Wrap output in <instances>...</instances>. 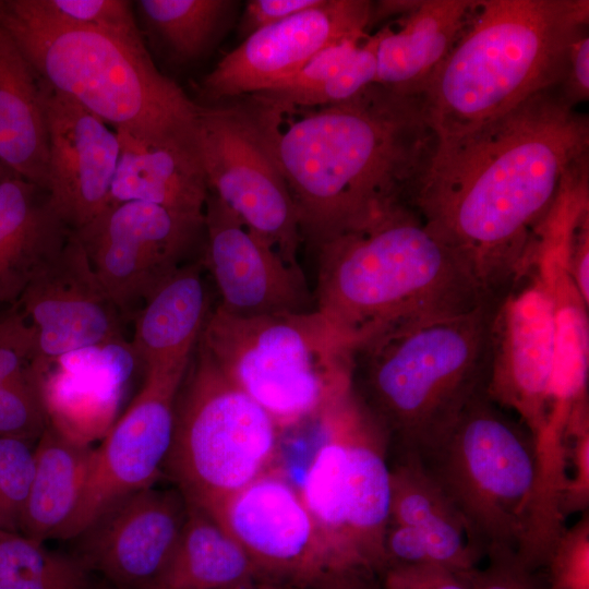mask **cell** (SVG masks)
I'll use <instances>...</instances> for the list:
<instances>
[{
	"mask_svg": "<svg viewBox=\"0 0 589 589\" xmlns=\"http://www.w3.org/2000/svg\"><path fill=\"white\" fill-rule=\"evenodd\" d=\"M92 449L47 424L34 446L33 479L19 532L40 542L61 539L76 510Z\"/></svg>",
	"mask_w": 589,
	"mask_h": 589,
	"instance_id": "cell-27",
	"label": "cell"
},
{
	"mask_svg": "<svg viewBox=\"0 0 589 589\" xmlns=\"http://www.w3.org/2000/svg\"><path fill=\"white\" fill-rule=\"evenodd\" d=\"M477 0L381 1L375 17L399 15L377 31L375 83L406 95L422 91L462 34Z\"/></svg>",
	"mask_w": 589,
	"mask_h": 589,
	"instance_id": "cell-21",
	"label": "cell"
},
{
	"mask_svg": "<svg viewBox=\"0 0 589 589\" xmlns=\"http://www.w3.org/2000/svg\"><path fill=\"white\" fill-rule=\"evenodd\" d=\"M380 584L381 589H470L462 573L433 564L389 566Z\"/></svg>",
	"mask_w": 589,
	"mask_h": 589,
	"instance_id": "cell-39",
	"label": "cell"
},
{
	"mask_svg": "<svg viewBox=\"0 0 589 589\" xmlns=\"http://www.w3.org/2000/svg\"><path fill=\"white\" fill-rule=\"evenodd\" d=\"M555 351V304L538 262L496 304L485 392L516 413L536 442L550 417Z\"/></svg>",
	"mask_w": 589,
	"mask_h": 589,
	"instance_id": "cell-15",
	"label": "cell"
},
{
	"mask_svg": "<svg viewBox=\"0 0 589 589\" xmlns=\"http://www.w3.org/2000/svg\"><path fill=\"white\" fill-rule=\"evenodd\" d=\"M280 433L197 344L178 395L163 474L190 505L212 514L273 468Z\"/></svg>",
	"mask_w": 589,
	"mask_h": 589,
	"instance_id": "cell-10",
	"label": "cell"
},
{
	"mask_svg": "<svg viewBox=\"0 0 589 589\" xmlns=\"http://www.w3.org/2000/svg\"><path fill=\"white\" fill-rule=\"evenodd\" d=\"M48 424L39 393L0 381V436L35 444Z\"/></svg>",
	"mask_w": 589,
	"mask_h": 589,
	"instance_id": "cell-37",
	"label": "cell"
},
{
	"mask_svg": "<svg viewBox=\"0 0 589 589\" xmlns=\"http://www.w3.org/2000/svg\"><path fill=\"white\" fill-rule=\"evenodd\" d=\"M188 512L176 486L151 485L116 503L74 538L73 555L115 589L151 588L169 563Z\"/></svg>",
	"mask_w": 589,
	"mask_h": 589,
	"instance_id": "cell-18",
	"label": "cell"
},
{
	"mask_svg": "<svg viewBox=\"0 0 589 589\" xmlns=\"http://www.w3.org/2000/svg\"><path fill=\"white\" fill-rule=\"evenodd\" d=\"M208 515L245 550L256 584L284 589H372L345 567L299 489L278 469H269Z\"/></svg>",
	"mask_w": 589,
	"mask_h": 589,
	"instance_id": "cell-12",
	"label": "cell"
},
{
	"mask_svg": "<svg viewBox=\"0 0 589 589\" xmlns=\"http://www.w3.org/2000/svg\"><path fill=\"white\" fill-rule=\"evenodd\" d=\"M500 298L388 326L349 351L351 389L386 435L389 458L426 448L485 388Z\"/></svg>",
	"mask_w": 589,
	"mask_h": 589,
	"instance_id": "cell-4",
	"label": "cell"
},
{
	"mask_svg": "<svg viewBox=\"0 0 589 589\" xmlns=\"http://www.w3.org/2000/svg\"><path fill=\"white\" fill-rule=\"evenodd\" d=\"M566 99L577 106L589 97V36L584 32L570 46L567 69L561 84Z\"/></svg>",
	"mask_w": 589,
	"mask_h": 589,
	"instance_id": "cell-41",
	"label": "cell"
},
{
	"mask_svg": "<svg viewBox=\"0 0 589 589\" xmlns=\"http://www.w3.org/2000/svg\"><path fill=\"white\" fill-rule=\"evenodd\" d=\"M0 163L46 190L48 131L40 77L1 24Z\"/></svg>",
	"mask_w": 589,
	"mask_h": 589,
	"instance_id": "cell-25",
	"label": "cell"
},
{
	"mask_svg": "<svg viewBox=\"0 0 589 589\" xmlns=\"http://www.w3.org/2000/svg\"><path fill=\"white\" fill-rule=\"evenodd\" d=\"M589 120L544 89L467 131L437 136L410 205L467 263L484 292L505 294L532 267L568 180L588 167Z\"/></svg>",
	"mask_w": 589,
	"mask_h": 589,
	"instance_id": "cell-1",
	"label": "cell"
},
{
	"mask_svg": "<svg viewBox=\"0 0 589 589\" xmlns=\"http://www.w3.org/2000/svg\"><path fill=\"white\" fill-rule=\"evenodd\" d=\"M204 232L201 261L217 288L220 309L245 316L314 310L301 268L289 265L209 192Z\"/></svg>",
	"mask_w": 589,
	"mask_h": 589,
	"instance_id": "cell-19",
	"label": "cell"
},
{
	"mask_svg": "<svg viewBox=\"0 0 589 589\" xmlns=\"http://www.w3.org/2000/svg\"><path fill=\"white\" fill-rule=\"evenodd\" d=\"M377 43V33L369 34L340 70L326 83L302 97L297 107L340 104L374 84Z\"/></svg>",
	"mask_w": 589,
	"mask_h": 589,
	"instance_id": "cell-35",
	"label": "cell"
},
{
	"mask_svg": "<svg viewBox=\"0 0 589 589\" xmlns=\"http://www.w3.org/2000/svg\"><path fill=\"white\" fill-rule=\"evenodd\" d=\"M588 20L587 0H477L421 94L437 136L467 131L562 84Z\"/></svg>",
	"mask_w": 589,
	"mask_h": 589,
	"instance_id": "cell-5",
	"label": "cell"
},
{
	"mask_svg": "<svg viewBox=\"0 0 589 589\" xmlns=\"http://www.w3.org/2000/svg\"><path fill=\"white\" fill-rule=\"evenodd\" d=\"M276 152L314 247L396 204H410L437 143L421 95L372 84L349 100L279 123Z\"/></svg>",
	"mask_w": 589,
	"mask_h": 589,
	"instance_id": "cell-2",
	"label": "cell"
},
{
	"mask_svg": "<svg viewBox=\"0 0 589 589\" xmlns=\"http://www.w3.org/2000/svg\"><path fill=\"white\" fill-rule=\"evenodd\" d=\"M369 34L337 40L313 56L297 72L271 88L252 95L281 113L297 107L306 94L326 83L351 58Z\"/></svg>",
	"mask_w": 589,
	"mask_h": 589,
	"instance_id": "cell-31",
	"label": "cell"
},
{
	"mask_svg": "<svg viewBox=\"0 0 589 589\" xmlns=\"http://www.w3.org/2000/svg\"><path fill=\"white\" fill-rule=\"evenodd\" d=\"M51 19L77 27H88L130 38H143L133 13V2L124 0H36Z\"/></svg>",
	"mask_w": 589,
	"mask_h": 589,
	"instance_id": "cell-32",
	"label": "cell"
},
{
	"mask_svg": "<svg viewBox=\"0 0 589 589\" xmlns=\"http://www.w3.org/2000/svg\"><path fill=\"white\" fill-rule=\"evenodd\" d=\"M323 0H252L248 1L241 32L249 36L267 25L280 22L318 5Z\"/></svg>",
	"mask_w": 589,
	"mask_h": 589,
	"instance_id": "cell-40",
	"label": "cell"
},
{
	"mask_svg": "<svg viewBox=\"0 0 589 589\" xmlns=\"http://www.w3.org/2000/svg\"><path fill=\"white\" fill-rule=\"evenodd\" d=\"M40 83L48 131L46 191L63 223L77 231L110 205L120 142L97 116Z\"/></svg>",
	"mask_w": 589,
	"mask_h": 589,
	"instance_id": "cell-20",
	"label": "cell"
},
{
	"mask_svg": "<svg viewBox=\"0 0 589 589\" xmlns=\"http://www.w3.org/2000/svg\"><path fill=\"white\" fill-rule=\"evenodd\" d=\"M0 589H92L91 573L74 555L19 531H1Z\"/></svg>",
	"mask_w": 589,
	"mask_h": 589,
	"instance_id": "cell-30",
	"label": "cell"
},
{
	"mask_svg": "<svg viewBox=\"0 0 589 589\" xmlns=\"http://www.w3.org/2000/svg\"><path fill=\"white\" fill-rule=\"evenodd\" d=\"M108 589H115V588H112V587H109ZM147 589H156V588H147Z\"/></svg>",
	"mask_w": 589,
	"mask_h": 589,
	"instance_id": "cell-44",
	"label": "cell"
},
{
	"mask_svg": "<svg viewBox=\"0 0 589 589\" xmlns=\"http://www.w3.org/2000/svg\"><path fill=\"white\" fill-rule=\"evenodd\" d=\"M315 248L314 309L348 351L388 326L467 312L492 298L409 204L385 208Z\"/></svg>",
	"mask_w": 589,
	"mask_h": 589,
	"instance_id": "cell-3",
	"label": "cell"
},
{
	"mask_svg": "<svg viewBox=\"0 0 589 589\" xmlns=\"http://www.w3.org/2000/svg\"><path fill=\"white\" fill-rule=\"evenodd\" d=\"M91 265L122 316L134 314L188 263L204 218L139 201L110 204L77 231Z\"/></svg>",
	"mask_w": 589,
	"mask_h": 589,
	"instance_id": "cell-14",
	"label": "cell"
},
{
	"mask_svg": "<svg viewBox=\"0 0 589 589\" xmlns=\"http://www.w3.org/2000/svg\"><path fill=\"white\" fill-rule=\"evenodd\" d=\"M545 589H589V513L564 528L544 567Z\"/></svg>",
	"mask_w": 589,
	"mask_h": 589,
	"instance_id": "cell-34",
	"label": "cell"
},
{
	"mask_svg": "<svg viewBox=\"0 0 589 589\" xmlns=\"http://www.w3.org/2000/svg\"><path fill=\"white\" fill-rule=\"evenodd\" d=\"M203 267L201 260L182 265L137 311L130 346L145 369L191 361L212 312Z\"/></svg>",
	"mask_w": 589,
	"mask_h": 589,
	"instance_id": "cell-24",
	"label": "cell"
},
{
	"mask_svg": "<svg viewBox=\"0 0 589 589\" xmlns=\"http://www.w3.org/2000/svg\"><path fill=\"white\" fill-rule=\"evenodd\" d=\"M566 482L561 513L564 519L589 507V414L588 407L577 410L565 431Z\"/></svg>",
	"mask_w": 589,
	"mask_h": 589,
	"instance_id": "cell-36",
	"label": "cell"
},
{
	"mask_svg": "<svg viewBox=\"0 0 589 589\" xmlns=\"http://www.w3.org/2000/svg\"><path fill=\"white\" fill-rule=\"evenodd\" d=\"M315 421L320 441L300 494L345 567L380 589L390 520L387 437L352 389Z\"/></svg>",
	"mask_w": 589,
	"mask_h": 589,
	"instance_id": "cell-9",
	"label": "cell"
},
{
	"mask_svg": "<svg viewBox=\"0 0 589 589\" xmlns=\"http://www.w3.org/2000/svg\"><path fill=\"white\" fill-rule=\"evenodd\" d=\"M277 113L256 98L248 105L200 106L197 147L208 192L289 265L300 268L303 238L276 152Z\"/></svg>",
	"mask_w": 589,
	"mask_h": 589,
	"instance_id": "cell-11",
	"label": "cell"
},
{
	"mask_svg": "<svg viewBox=\"0 0 589 589\" xmlns=\"http://www.w3.org/2000/svg\"><path fill=\"white\" fill-rule=\"evenodd\" d=\"M189 365L145 369L141 389L101 444L92 449L76 510L61 540L76 538L116 503L156 484L163 476L177 399Z\"/></svg>",
	"mask_w": 589,
	"mask_h": 589,
	"instance_id": "cell-13",
	"label": "cell"
},
{
	"mask_svg": "<svg viewBox=\"0 0 589 589\" xmlns=\"http://www.w3.org/2000/svg\"><path fill=\"white\" fill-rule=\"evenodd\" d=\"M235 2L228 0H140L141 34L179 64L201 58L215 41Z\"/></svg>",
	"mask_w": 589,
	"mask_h": 589,
	"instance_id": "cell-29",
	"label": "cell"
},
{
	"mask_svg": "<svg viewBox=\"0 0 589 589\" xmlns=\"http://www.w3.org/2000/svg\"><path fill=\"white\" fill-rule=\"evenodd\" d=\"M11 305L33 333L37 372L67 354L124 341L123 316L99 283L74 231L59 255Z\"/></svg>",
	"mask_w": 589,
	"mask_h": 589,
	"instance_id": "cell-16",
	"label": "cell"
},
{
	"mask_svg": "<svg viewBox=\"0 0 589 589\" xmlns=\"http://www.w3.org/2000/svg\"><path fill=\"white\" fill-rule=\"evenodd\" d=\"M199 344L281 431L315 421L351 390L349 351L315 309L245 316L217 305Z\"/></svg>",
	"mask_w": 589,
	"mask_h": 589,
	"instance_id": "cell-7",
	"label": "cell"
},
{
	"mask_svg": "<svg viewBox=\"0 0 589 589\" xmlns=\"http://www.w3.org/2000/svg\"><path fill=\"white\" fill-rule=\"evenodd\" d=\"M484 567L462 572L470 589H545L537 572L528 569L515 552H497L486 556Z\"/></svg>",
	"mask_w": 589,
	"mask_h": 589,
	"instance_id": "cell-38",
	"label": "cell"
},
{
	"mask_svg": "<svg viewBox=\"0 0 589 589\" xmlns=\"http://www.w3.org/2000/svg\"><path fill=\"white\" fill-rule=\"evenodd\" d=\"M12 172H10L1 163H0V182L10 176Z\"/></svg>",
	"mask_w": 589,
	"mask_h": 589,
	"instance_id": "cell-43",
	"label": "cell"
},
{
	"mask_svg": "<svg viewBox=\"0 0 589 589\" xmlns=\"http://www.w3.org/2000/svg\"><path fill=\"white\" fill-rule=\"evenodd\" d=\"M0 24L43 81L117 134L197 146L200 105L156 68L143 38L62 24L36 0L3 1Z\"/></svg>",
	"mask_w": 589,
	"mask_h": 589,
	"instance_id": "cell-6",
	"label": "cell"
},
{
	"mask_svg": "<svg viewBox=\"0 0 589 589\" xmlns=\"http://www.w3.org/2000/svg\"><path fill=\"white\" fill-rule=\"evenodd\" d=\"M374 3L323 0L318 5L262 27L227 53L202 82L212 99L264 92L342 38L368 34Z\"/></svg>",
	"mask_w": 589,
	"mask_h": 589,
	"instance_id": "cell-17",
	"label": "cell"
},
{
	"mask_svg": "<svg viewBox=\"0 0 589 589\" xmlns=\"http://www.w3.org/2000/svg\"><path fill=\"white\" fill-rule=\"evenodd\" d=\"M1 531H5V530L0 529V532H1Z\"/></svg>",
	"mask_w": 589,
	"mask_h": 589,
	"instance_id": "cell-45",
	"label": "cell"
},
{
	"mask_svg": "<svg viewBox=\"0 0 589 589\" xmlns=\"http://www.w3.org/2000/svg\"><path fill=\"white\" fill-rule=\"evenodd\" d=\"M33 472V443L0 436V529L17 531Z\"/></svg>",
	"mask_w": 589,
	"mask_h": 589,
	"instance_id": "cell-33",
	"label": "cell"
},
{
	"mask_svg": "<svg viewBox=\"0 0 589 589\" xmlns=\"http://www.w3.org/2000/svg\"><path fill=\"white\" fill-rule=\"evenodd\" d=\"M390 520L420 530L434 565L456 572L478 566L482 556L468 542L464 524L417 456L389 458Z\"/></svg>",
	"mask_w": 589,
	"mask_h": 589,
	"instance_id": "cell-26",
	"label": "cell"
},
{
	"mask_svg": "<svg viewBox=\"0 0 589 589\" xmlns=\"http://www.w3.org/2000/svg\"><path fill=\"white\" fill-rule=\"evenodd\" d=\"M117 135L120 156L110 204L139 201L204 218L208 188L197 146Z\"/></svg>",
	"mask_w": 589,
	"mask_h": 589,
	"instance_id": "cell-23",
	"label": "cell"
},
{
	"mask_svg": "<svg viewBox=\"0 0 589 589\" xmlns=\"http://www.w3.org/2000/svg\"><path fill=\"white\" fill-rule=\"evenodd\" d=\"M507 411L484 388L444 434L412 454L449 500L482 557L517 554L536 486L534 440Z\"/></svg>",
	"mask_w": 589,
	"mask_h": 589,
	"instance_id": "cell-8",
	"label": "cell"
},
{
	"mask_svg": "<svg viewBox=\"0 0 589 589\" xmlns=\"http://www.w3.org/2000/svg\"><path fill=\"white\" fill-rule=\"evenodd\" d=\"M72 230L46 190L13 173L0 182V303L13 304Z\"/></svg>",
	"mask_w": 589,
	"mask_h": 589,
	"instance_id": "cell-22",
	"label": "cell"
},
{
	"mask_svg": "<svg viewBox=\"0 0 589 589\" xmlns=\"http://www.w3.org/2000/svg\"><path fill=\"white\" fill-rule=\"evenodd\" d=\"M251 584H256V573L242 545L215 518L189 504L176 549L151 588L229 589Z\"/></svg>",
	"mask_w": 589,
	"mask_h": 589,
	"instance_id": "cell-28",
	"label": "cell"
},
{
	"mask_svg": "<svg viewBox=\"0 0 589 589\" xmlns=\"http://www.w3.org/2000/svg\"><path fill=\"white\" fill-rule=\"evenodd\" d=\"M229 589H284V588L261 585V584H251V585L238 586V587H233Z\"/></svg>",
	"mask_w": 589,
	"mask_h": 589,
	"instance_id": "cell-42",
	"label": "cell"
}]
</instances>
